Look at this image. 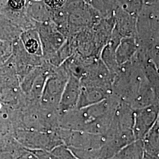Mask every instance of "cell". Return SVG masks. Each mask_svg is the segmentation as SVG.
<instances>
[{"label":"cell","instance_id":"6da1fadb","mask_svg":"<svg viewBox=\"0 0 159 159\" xmlns=\"http://www.w3.org/2000/svg\"><path fill=\"white\" fill-rule=\"evenodd\" d=\"M120 102L111 95L96 104L60 113L58 127L104 134L110 127Z\"/></svg>","mask_w":159,"mask_h":159},{"label":"cell","instance_id":"7a4b0ae2","mask_svg":"<svg viewBox=\"0 0 159 159\" xmlns=\"http://www.w3.org/2000/svg\"><path fill=\"white\" fill-rule=\"evenodd\" d=\"M13 137L17 142L29 150L51 151L63 144L56 131H45L17 129L14 130Z\"/></svg>","mask_w":159,"mask_h":159},{"label":"cell","instance_id":"3957f363","mask_svg":"<svg viewBox=\"0 0 159 159\" xmlns=\"http://www.w3.org/2000/svg\"><path fill=\"white\" fill-rule=\"evenodd\" d=\"M63 144L70 148L93 149L102 146L106 143L103 134L83 131L73 130L58 127L56 130Z\"/></svg>","mask_w":159,"mask_h":159},{"label":"cell","instance_id":"277c9868","mask_svg":"<svg viewBox=\"0 0 159 159\" xmlns=\"http://www.w3.org/2000/svg\"><path fill=\"white\" fill-rule=\"evenodd\" d=\"M159 119V104L134 110L133 133L135 140H142Z\"/></svg>","mask_w":159,"mask_h":159},{"label":"cell","instance_id":"5b68a950","mask_svg":"<svg viewBox=\"0 0 159 159\" xmlns=\"http://www.w3.org/2000/svg\"><path fill=\"white\" fill-rule=\"evenodd\" d=\"M67 81V79L61 77H48L39 101L40 106L58 110V104Z\"/></svg>","mask_w":159,"mask_h":159},{"label":"cell","instance_id":"8992f818","mask_svg":"<svg viewBox=\"0 0 159 159\" xmlns=\"http://www.w3.org/2000/svg\"><path fill=\"white\" fill-rule=\"evenodd\" d=\"M81 89V81L77 77L68 79L58 104L60 113H66L77 108Z\"/></svg>","mask_w":159,"mask_h":159},{"label":"cell","instance_id":"52a82bcc","mask_svg":"<svg viewBox=\"0 0 159 159\" xmlns=\"http://www.w3.org/2000/svg\"><path fill=\"white\" fill-rule=\"evenodd\" d=\"M112 95L111 91L93 86L81 85L77 108H81L96 104Z\"/></svg>","mask_w":159,"mask_h":159},{"label":"cell","instance_id":"ba28073f","mask_svg":"<svg viewBox=\"0 0 159 159\" xmlns=\"http://www.w3.org/2000/svg\"><path fill=\"white\" fill-rule=\"evenodd\" d=\"M78 159H108L119 152L108 143L93 149H76L68 148Z\"/></svg>","mask_w":159,"mask_h":159},{"label":"cell","instance_id":"9c48e42d","mask_svg":"<svg viewBox=\"0 0 159 159\" xmlns=\"http://www.w3.org/2000/svg\"><path fill=\"white\" fill-rule=\"evenodd\" d=\"M142 141L144 153L159 159V119Z\"/></svg>","mask_w":159,"mask_h":159},{"label":"cell","instance_id":"30bf717a","mask_svg":"<svg viewBox=\"0 0 159 159\" xmlns=\"http://www.w3.org/2000/svg\"><path fill=\"white\" fill-rule=\"evenodd\" d=\"M7 110H0V149L14 139V128L11 120L8 119Z\"/></svg>","mask_w":159,"mask_h":159},{"label":"cell","instance_id":"8fae6325","mask_svg":"<svg viewBox=\"0 0 159 159\" xmlns=\"http://www.w3.org/2000/svg\"><path fill=\"white\" fill-rule=\"evenodd\" d=\"M27 151L14 138L0 149V159H19Z\"/></svg>","mask_w":159,"mask_h":159},{"label":"cell","instance_id":"7c38bea8","mask_svg":"<svg viewBox=\"0 0 159 159\" xmlns=\"http://www.w3.org/2000/svg\"><path fill=\"white\" fill-rule=\"evenodd\" d=\"M123 159H143L142 141L136 140L120 151Z\"/></svg>","mask_w":159,"mask_h":159},{"label":"cell","instance_id":"4fadbf2b","mask_svg":"<svg viewBox=\"0 0 159 159\" xmlns=\"http://www.w3.org/2000/svg\"><path fill=\"white\" fill-rule=\"evenodd\" d=\"M51 151L59 159H78L72 152L64 144L57 146Z\"/></svg>","mask_w":159,"mask_h":159},{"label":"cell","instance_id":"5bb4252c","mask_svg":"<svg viewBox=\"0 0 159 159\" xmlns=\"http://www.w3.org/2000/svg\"><path fill=\"white\" fill-rule=\"evenodd\" d=\"M37 159H59L51 151L47 150H29Z\"/></svg>","mask_w":159,"mask_h":159},{"label":"cell","instance_id":"9a60e30c","mask_svg":"<svg viewBox=\"0 0 159 159\" xmlns=\"http://www.w3.org/2000/svg\"><path fill=\"white\" fill-rule=\"evenodd\" d=\"M25 47L29 53L35 54L39 50V44L37 40L31 39L25 42Z\"/></svg>","mask_w":159,"mask_h":159},{"label":"cell","instance_id":"2e32d148","mask_svg":"<svg viewBox=\"0 0 159 159\" xmlns=\"http://www.w3.org/2000/svg\"><path fill=\"white\" fill-rule=\"evenodd\" d=\"M46 4L51 7L57 8L63 6L66 0H45Z\"/></svg>","mask_w":159,"mask_h":159},{"label":"cell","instance_id":"e0dca14e","mask_svg":"<svg viewBox=\"0 0 159 159\" xmlns=\"http://www.w3.org/2000/svg\"><path fill=\"white\" fill-rule=\"evenodd\" d=\"M25 0H10L9 4L14 9H20L24 5Z\"/></svg>","mask_w":159,"mask_h":159},{"label":"cell","instance_id":"ac0fdd59","mask_svg":"<svg viewBox=\"0 0 159 159\" xmlns=\"http://www.w3.org/2000/svg\"><path fill=\"white\" fill-rule=\"evenodd\" d=\"M19 159H37V157L32 153L30 151L27 150V151L22 155Z\"/></svg>","mask_w":159,"mask_h":159},{"label":"cell","instance_id":"d6986e66","mask_svg":"<svg viewBox=\"0 0 159 159\" xmlns=\"http://www.w3.org/2000/svg\"><path fill=\"white\" fill-rule=\"evenodd\" d=\"M108 159H123V157H122V156H121V154L119 152L118 153L115 154L114 156Z\"/></svg>","mask_w":159,"mask_h":159},{"label":"cell","instance_id":"ffe728a7","mask_svg":"<svg viewBox=\"0 0 159 159\" xmlns=\"http://www.w3.org/2000/svg\"><path fill=\"white\" fill-rule=\"evenodd\" d=\"M143 159H157V158H155V157H152V156H149V155H148L147 154L144 153V155H143Z\"/></svg>","mask_w":159,"mask_h":159}]
</instances>
